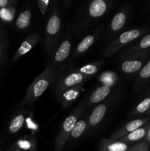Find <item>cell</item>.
Here are the masks:
<instances>
[{
    "instance_id": "9a60e30c",
    "label": "cell",
    "mask_w": 150,
    "mask_h": 151,
    "mask_svg": "<svg viewBox=\"0 0 150 151\" xmlns=\"http://www.w3.org/2000/svg\"><path fill=\"white\" fill-rule=\"evenodd\" d=\"M31 16H32V14H31L30 10H26L21 12L18 16L16 22V25L18 29H25L27 28L30 24Z\"/></svg>"
},
{
    "instance_id": "603a6c76",
    "label": "cell",
    "mask_w": 150,
    "mask_h": 151,
    "mask_svg": "<svg viewBox=\"0 0 150 151\" xmlns=\"http://www.w3.org/2000/svg\"><path fill=\"white\" fill-rule=\"evenodd\" d=\"M99 66L98 64H88L82 66L79 69V71L86 76L90 77L96 73L97 71L99 70Z\"/></svg>"
},
{
    "instance_id": "ac0fdd59",
    "label": "cell",
    "mask_w": 150,
    "mask_h": 151,
    "mask_svg": "<svg viewBox=\"0 0 150 151\" xmlns=\"http://www.w3.org/2000/svg\"><path fill=\"white\" fill-rule=\"evenodd\" d=\"M24 122V115L23 114H19L16 115L10 124V126H9L10 132L12 134L18 132L23 125Z\"/></svg>"
},
{
    "instance_id": "4fadbf2b",
    "label": "cell",
    "mask_w": 150,
    "mask_h": 151,
    "mask_svg": "<svg viewBox=\"0 0 150 151\" xmlns=\"http://www.w3.org/2000/svg\"><path fill=\"white\" fill-rule=\"evenodd\" d=\"M71 50V42L68 40L63 41L60 46L59 47L58 50L56 52L54 55V60L55 63H60L63 61L68 58L70 54Z\"/></svg>"
},
{
    "instance_id": "ba28073f",
    "label": "cell",
    "mask_w": 150,
    "mask_h": 151,
    "mask_svg": "<svg viewBox=\"0 0 150 151\" xmlns=\"http://www.w3.org/2000/svg\"><path fill=\"white\" fill-rule=\"evenodd\" d=\"M145 58L141 56L140 58H135L132 60H126L122 63L121 68L122 72L126 74L135 73L141 70L144 65V59Z\"/></svg>"
},
{
    "instance_id": "277c9868",
    "label": "cell",
    "mask_w": 150,
    "mask_h": 151,
    "mask_svg": "<svg viewBox=\"0 0 150 151\" xmlns=\"http://www.w3.org/2000/svg\"><path fill=\"white\" fill-rule=\"evenodd\" d=\"M60 29V19L57 9L54 10V13L49 18L46 27V35L48 41L55 36Z\"/></svg>"
},
{
    "instance_id": "3957f363",
    "label": "cell",
    "mask_w": 150,
    "mask_h": 151,
    "mask_svg": "<svg viewBox=\"0 0 150 151\" xmlns=\"http://www.w3.org/2000/svg\"><path fill=\"white\" fill-rule=\"evenodd\" d=\"M144 32V29L142 30L139 29H132L123 32L119 38H116L113 43H111L108 46V47L104 51L103 54L106 56L113 55L116 52L124 47V46L137 39L138 37L141 36V34Z\"/></svg>"
},
{
    "instance_id": "7a4b0ae2",
    "label": "cell",
    "mask_w": 150,
    "mask_h": 151,
    "mask_svg": "<svg viewBox=\"0 0 150 151\" xmlns=\"http://www.w3.org/2000/svg\"><path fill=\"white\" fill-rule=\"evenodd\" d=\"M81 113H82V110L80 111V109H78L65 119L60 131L57 134L55 142H54L55 151L63 150L65 144L67 142L68 138L70 136L71 132L73 130L74 127L77 122L78 117Z\"/></svg>"
},
{
    "instance_id": "5b68a950",
    "label": "cell",
    "mask_w": 150,
    "mask_h": 151,
    "mask_svg": "<svg viewBox=\"0 0 150 151\" xmlns=\"http://www.w3.org/2000/svg\"><path fill=\"white\" fill-rule=\"evenodd\" d=\"M39 36L36 34L35 35H31L29 37L24 40L23 43L21 44L19 48L16 51V54H15L14 57L13 58V61H16L18 59L20 58L21 56L24 55L26 53H27L39 41Z\"/></svg>"
},
{
    "instance_id": "e0dca14e",
    "label": "cell",
    "mask_w": 150,
    "mask_h": 151,
    "mask_svg": "<svg viewBox=\"0 0 150 151\" xmlns=\"http://www.w3.org/2000/svg\"><path fill=\"white\" fill-rule=\"evenodd\" d=\"M150 49V33L144 35L138 44L130 50L131 53H140L141 52Z\"/></svg>"
},
{
    "instance_id": "8992f818",
    "label": "cell",
    "mask_w": 150,
    "mask_h": 151,
    "mask_svg": "<svg viewBox=\"0 0 150 151\" xmlns=\"http://www.w3.org/2000/svg\"><path fill=\"white\" fill-rule=\"evenodd\" d=\"M87 78L88 76L82 73L79 69L77 72H71L66 75V78L63 80L62 87L64 88H74V86H77L79 83L83 82Z\"/></svg>"
},
{
    "instance_id": "d6986e66",
    "label": "cell",
    "mask_w": 150,
    "mask_h": 151,
    "mask_svg": "<svg viewBox=\"0 0 150 151\" xmlns=\"http://www.w3.org/2000/svg\"><path fill=\"white\" fill-rule=\"evenodd\" d=\"M87 127V123L85 120H79L76 123V125L74 127L73 130L71 132V137L73 139H77L81 137L83 132L85 131V128Z\"/></svg>"
},
{
    "instance_id": "2e32d148",
    "label": "cell",
    "mask_w": 150,
    "mask_h": 151,
    "mask_svg": "<svg viewBox=\"0 0 150 151\" xmlns=\"http://www.w3.org/2000/svg\"><path fill=\"white\" fill-rule=\"evenodd\" d=\"M126 16L124 12H119L115 15L110 23V29L113 32H116L121 29L126 23Z\"/></svg>"
},
{
    "instance_id": "7c38bea8",
    "label": "cell",
    "mask_w": 150,
    "mask_h": 151,
    "mask_svg": "<svg viewBox=\"0 0 150 151\" xmlns=\"http://www.w3.org/2000/svg\"><path fill=\"white\" fill-rule=\"evenodd\" d=\"M107 111V106L104 104H100L94 109L89 117V124L91 126L98 125L105 115Z\"/></svg>"
},
{
    "instance_id": "cb8c5ba5",
    "label": "cell",
    "mask_w": 150,
    "mask_h": 151,
    "mask_svg": "<svg viewBox=\"0 0 150 151\" xmlns=\"http://www.w3.org/2000/svg\"><path fill=\"white\" fill-rule=\"evenodd\" d=\"M150 78V60L144 65L139 72V79L146 81Z\"/></svg>"
},
{
    "instance_id": "5bb4252c",
    "label": "cell",
    "mask_w": 150,
    "mask_h": 151,
    "mask_svg": "<svg viewBox=\"0 0 150 151\" xmlns=\"http://www.w3.org/2000/svg\"><path fill=\"white\" fill-rule=\"evenodd\" d=\"M110 87L107 85L99 87L92 93L90 97V101L91 103H97L102 101L110 94Z\"/></svg>"
},
{
    "instance_id": "44dd1931",
    "label": "cell",
    "mask_w": 150,
    "mask_h": 151,
    "mask_svg": "<svg viewBox=\"0 0 150 151\" xmlns=\"http://www.w3.org/2000/svg\"><path fill=\"white\" fill-rule=\"evenodd\" d=\"M71 88L72 89L68 91L63 95V104L67 105L69 103L75 100L79 94V90L78 88V86Z\"/></svg>"
},
{
    "instance_id": "d4e9b609",
    "label": "cell",
    "mask_w": 150,
    "mask_h": 151,
    "mask_svg": "<svg viewBox=\"0 0 150 151\" xmlns=\"http://www.w3.org/2000/svg\"><path fill=\"white\" fill-rule=\"evenodd\" d=\"M9 10H10V9H1V11H0V16L3 19H5L7 21L11 20L14 16L15 13L9 12Z\"/></svg>"
},
{
    "instance_id": "9c48e42d",
    "label": "cell",
    "mask_w": 150,
    "mask_h": 151,
    "mask_svg": "<svg viewBox=\"0 0 150 151\" xmlns=\"http://www.w3.org/2000/svg\"><path fill=\"white\" fill-rule=\"evenodd\" d=\"M149 129L150 125H146L145 126H142L141 128H138V129L128 134L127 135H126L123 138H121L120 141L123 142L124 143H128L134 142L141 140V139L145 137V136L146 135L147 132L149 131Z\"/></svg>"
},
{
    "instance_id": "83f0119b",
    "label": "cell",
    "mask_w": 150,
    "mask_h": 151,
    "mask_svg": "<svg viewBox=\"0 0 150 151\" xmlns=\"http://www.w3.org/2000/svg\"><path fill=\"white\" fill-rule=\"evenodd\" d=\"M1 54H2V45H1V41H0V60H1Z\"/></svg>"
},
{
    "instance_id": "30bf717a",
    "label": "cell",
    "mask_w": 150,
    "mask_h": 151,
    "mask_svg": "<svg viewBox=\"0 0 150 151\" xmlns=\"http://www.w3.org/2000/svg\"><path fill=\"white\" fill-rule=\"evenodd\" d=\"M128 145L126 143L121 141L104 140L101 142L100 151H127Z\"/></svg>"
},
{
    "instance_id": "f1b7e54d",
    "label": "cell",
    "mask_w": 150,
    "mask_h": 151,
    "mask_svg": "<svg viewBox=\"0 0 150 151\" xmlns=\"http://www.w3.org/2000/svg\"><path fill=\"white\" fill-rule=\"evenodd\" d=\"M149 111H150V109H149Z\"/></svg>"
},
{
    "instance_id": "ffe728a7",
    "label": "cell",
    "mask_w": 150,
    "mask_h": 151,
    "mask_svg": "<svg viewBox=\"0 0 150 151\" xmlns=\"http://www.w3.org/2000/svg\"><path fill=\"white\" fill-rule=\"evenodd\" d=\"M94 36L92 35H90L83 38L82 41L78 44L76 52L78 53H83L84 52L88 50L90 47L94 44Z\"/></svg>"
},
{
    "instance_id": "8fae6325",
    "label": "cell",
    "mask_w": 150,
    "mask_h": 151,
    "mask_svg": "<svg viewBox=\"0 0 150 151\" xmlns=\"http://www.w3.org/2000/svg\"><path fill=\"white\" fill-rule=\"evenodd\" d=\"M107 10V4L103 0H94L91 3L88 12L91 17L98 18L105 13Z\"/></svg>"
},
{
    "instance_id": "7402d4cb",
    "label": "cell",
    "mask_w": 150,
    "mask_h": 151,
    "mask_svg": "<svg viewBox=\"0 0 150 151\" xmlns=\"http://www.w3.org/2000/svg\"><path fill=\"white\" fill-rule=\"evenodd\" d=\"M150 109V97H147L144 98L139 104L137 106L135 109V114H144L148 111Z\"/></svg>"
},
{
    "instance_id": "484cf974",
    "label": "cell",
    "mask_w": 150,
    "mask_h": 151,
    "mask_svg": "<svg viewBox=\"0 0 150 151\" xmlns=\"http://www.w3.org/2000/svg\"><path fill=\"white\" fill-rule=\"evenodd\" d=\"M49 1H38V4L39 5V9L41 10L43 15H45V12L46 10L47 5H48Z\"/></svg>"
},
{
    "instance_id": "6da1fadb",
    "label": "cell",
    "mask_w": 150,
    "mask_h": 151,
    "mask_svg": "<svg viewBox=\"0 0 150 151\" xmlns=\"http://www.w3.org/2000/svg\"><path fill=\"white\" fill-rule=\"evenodd\" d=\"M54 78L55 74L53 69L49 66L43 73L35 78V81L29 86L25 97L22 101V104H30L34 103L49 88L50 84L54 81Z\"/></svg>"
},
{
    "instance_id": "52a82bcc",
    "label": "cell",
    "mask_w": 150,
    "mask_h": 151,
    "mask_svg": "<svg viewBox=\"0 0 150 151\" xmlns=\"http://www.w3.org/2000/svg\"><path fill=\"white\" fill-rule=\"evenodd\" d=\"M149 120V118L147 117L145 118V119H134V120L130 121V122H129L126 125H125L124 130L119 131L117 134H114L112 138H120L121 136L127 135L129 133L132 132V131H135V130L138 129V128L144 126V125H145V123H146Z\"/></svg>"
},
{
    "instance_id": "4316f807",
    "label": "cell",
    "mask_w": 150,
    "mask_h": 151,
    "mask_svg": "<svg viewBox=\"0 0 150 151\" xmlns=\"http://www.w3.org/2000/svg\"><path fill=\"white\" fill-rule=\"evenodd\" d=\"M9 4L8 0H0V8L4 9Z\"/></svg>"
}]
</instances>
